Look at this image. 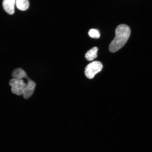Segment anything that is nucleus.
<instances>
[{
  "label": "nucleus",
  "mask_w": 152,
  "mask_h": 152,
  "mask_svg": "<svg viewBox=\"0 0 152 152\" xmlns=\"http://www.w3.org/2000/svg\"><path fill=\"white\" fill-rule=\"evenodd\" d=\"M115 33V37L109 47V50L112 53L117 52L124 46L130 37V28L126 24H120L116 28Z\"/></svg>",
  "instance_id": "1"
},
{
  "label": "nucleus",
  "mask_w": 152,
  "mask_h": 152,
  "mask_svg": "<svg viewBox=\"0 0 152 152\" xmlns=\"http://www.w3.org/2000/svg\"><path fill=\"white\" fill-rule=\"evenodd\" d=\"M102 67L103 66L100 62L96 61L91 62L85 68V75L88 78L93 79L96 74L102 71Z\"/></svg>",
  "instance_id": "2"
},
{
  "label": "nucleus",
  "mask_w": 152,
  "mask_h": 152,
  "mask_svg": "<svg viewBox=\"0 0 152 152\" xmlns=\"http://www.w3.org/2000/svg\"><path fill=\"white\" fill-rule=\"evenodd\" d=\"M9 84L11 87V92L14 94L20 96L23 94L26 83L23 79H12L9 81Z\"/></svg>",
  "instance_id": "3"
},
{
  "label": "nucleus",
  "mask_w": 152,
  "mask_h": 152,
  "mask_svg": "<svg viewBox=\"0 0 152 152\" xmlns=\"http://www.w3.org/2000/svg\"><path fill=\"white\" fill-rule=\"evenodd\" d=\"M27 80V83L22 94L23 97L25 99H28L31 97L33 94L36 86V83L29 77Z\"/></svg>",
  "instance_id": "4"
},
{
  "label": "nucleus",
  "mask_w": 152,
  "mask_h": 152,
  "mask_svg": "<svg viewBox=\"0 0 152 152\" xmlns=\"http://www.w3.org/2000/svg\"><path fill=\"white\" fill-rule=\"evenodd\" d=\"M16 0H3V6L7 14L12 15L15 12V5Z\"/></svg>",
  "instance_id": "5"
},
{
  "label": "nucleus",
  "mask_w": 152,
  "mask_h": 152,
  "mask_svg": "<svg viewBox=\"0 0 152 152\" xmlns=\"http://www.w3.org/2000/svg\"><path fill=\"white\" fill-rule=\"evenodd\" d=\"M13 79H22L25 78L26 79L28 78L25 71L21 68H18L15 69L11 73Z\"/></svg>",
  "instance_id": "6"
},
{
  "label": "nucleus",
  "mask_w": 152,
  "mask_h": 152,
  "mask_svg": "<svg viewBox=\"0 0 152 152\" xmlns=\"http://www.w3.org/2000/svg\"><path fill=\"white\" fill-rule=\"evenodd\" d=\"M98 49L97 47H94L87 52L85 55V58L88 61L94 60L97 58Z\"/></svg>",
  "instance_id": "7"
},
{
  "label": "nucleus",
  "mask_w": 152,
  "mask_h": 152,
  "mask_svg": "<svg viewBox=\"0 0 152 152\" xmlns=\"http://www.w3.org/2000/svg\"><path fill=\"white\" fill-rule=\"evenodd\" d=\"M17 7L21 11H25L29 7L28 0H16Z\"/></svg>",
  "instance_id": "8"
},
{
  "label": "nucleus",
  "mask_w": 152,
  "mask_h": 152,
  "mask_svg": "<svg viewBox=\"0 0 152 152\" xmlns=\"http://www.w3.org/2000/svg\"><path fill=\"white\" fill-rule=\"evenodd\" d=\"M88 35L90 37L94 39H99L100 37V33L99 31L97 29L92 28L88 32Z\"/></svg>",
  "instance_id": "9"
}]
</instances>
